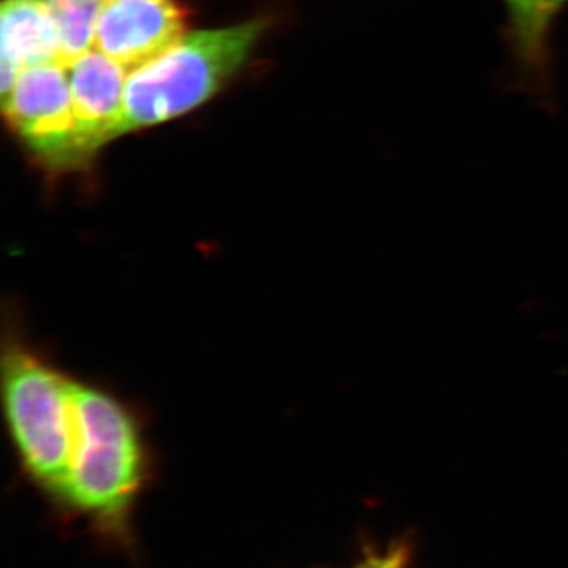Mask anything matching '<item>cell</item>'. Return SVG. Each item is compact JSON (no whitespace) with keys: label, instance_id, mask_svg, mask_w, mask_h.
Here are the masks:
<instances>
[{"label":"cell","instance_id":"cell-1","mask_svg":"<svg viewBox=\"0 0 568 568\" xmlns=\"http://www.w3.org/2000/svg\"><path fill=\"white\" fill-rule=\"evenodd\" d=\"M73 448L58 503L103 528L125 526L151 478L152 447L136 406L73 376Z\"/></svg>","mask_w":568,"mask_h":568},{"label":"cell","instance_id":"cell-2","mask_svg":"<svg viewBox=\"0 0 568 568\" xmlns=\"http://www.w3.org/2000/svg\"><path fill=\"white\" fill-rule=\"evenodd\" d=\"M0 366L14 455L26 476L59 500L73 448V376L32 342L14 308L6 313Z\"/></svg>","mask_w":568,"mask_h":568},{"label":"cell","instance_id":"cell-3","mask_svg":"<svg viewBox=\"0 0 568 568\" xmlns=\"http://www.w3.org/2000/svg\"><path fill=\"white\" fill-rule=\"evenodd\" d=\"M267 18L186 32L170 50L130 71L118 136L173 121L207 103L252 58Z\"/></svg>","mask_w":568,"mask_h":568},{"label":"cell","instance_id":"cell-4","mask_svg":"<svg viewBox=\"0 0 568 568\" xmlns=\"http://www.w3.org/2000/svg\"><path fill=\"white\" fill-rule=\"evenodd\" d=\"M3 118L48 182L85 175L74 140L69 70L51 62L20 71Z\"/></svg>","mask_w":568,"mask_h":568},{"label":"cell","instance_id":"cell-5","mask_svg":"<svg viewBox=\"0 0 568 568\" xmlns=\"http://www.w3.org/2000/svg\"><path fill=\"white\" fill-rule=\"evenodd\" d=\"M181 0H104L93 50L133 71L159 58L189 32Z\"/></svg>","mask_w":568,"mask_h":568},{"label":"cell","instance_id":"cell-6","mask_svg":"<svg viewBox=\"0 0 568 568\" xmlns=\"http://www.w3.org/2000/svg\"><path fill=\"white\" fill-rule=\"evenodd\" d=\"M69 70L74 140L85 175L92 173L104 145L119 140L129 70L97 50L85 52Z\"/></svg>","mask_w":568,"mask_h":568},{"label":"cell","instance_id":"cell-7","mask_svg":"<svg viewBox=\"0 0 568 568\" xmlns=\"http://www.w3.org/2000/svg\"><path fill=\"white\" fill-rule=\"evenodd\" d=\"M504 7V41L523 89L536 99L552 102L551 32L556 20L551 0H500Z\"/></svg>","mask_w":568,"mask_h":568},{"label":"cell","instance_id":"cell-8","mask_svg":"<svg viewBox=\"0 0 568 568\" xmlns=\"http://www.w3.org/2000/svg\"><path fill=\"white\" fill-rule=\"evenodd\" d=\"M0 24V95L3 102L13 91L21 70L58 62V37L44 0H3Z\"/></svg>","mask_w":568,"mask_h":568},{"label":"cell","instance_id":"cell-9","mask_svg":"<svg viewBox=\"0 0 568 568\" xmlns=\"http://www.w3.org/2000/svg\"><path fill=\"white\" fill-rule=\"evenodd\" d=\"M58 37L55 61L62 67L93 50L97 22L104 0H44Z\"/></svg>","mask_w":568,"mask_h":568},{"label":"cell","instance_id":"cell-10","mask_svg":"<svg viewBox=\"0 0 568 568\" xmlns=\"http://www.w3.org/2000/svg\"><path fill=\"white\" fill-rule=\"evenodd\" d=\"M405 559V552H403L402 549H395V551L387 552V555L369 558L364 566L358 568H396V566Z\"/></svg>","mask_w":568,"mask_h":568},{"label":"cell","instance_id":"cell-11","mask_svg":"<svg viewBox=\"0 0 568 568\" xmlns=\"http://www.w3.org/2000/svg\"><path fill=\"white\" fill-rule=\"evenodd\" d=\"M568 7V0H551L552 18L558 21L559 14Z\"/></svg>","mask_w":568,"mask_h":568}]
</instances>
